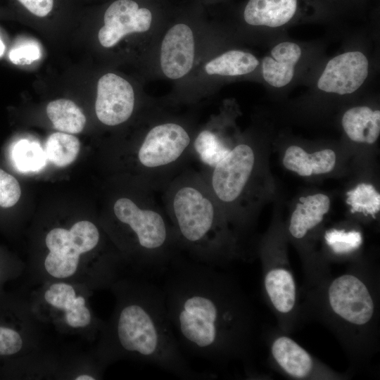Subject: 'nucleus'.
Masks as SVG:
<instances>
[{"instance_id":"obj_1","label":"nucleus","mask_w":380,"mask_h":380,"mask_svg":"<svg viewBox=\"0 0 380 380\" xmlns=\"http://www.w3.org/2000/svg\"><path fill=\"white\" fill-rule=\"evenodd\" d=\"M164 274L160 288L183 353L217 365L246 359L254 315L238 282L217 267L184 255Z\"/></svg>"},{"instance_id":"obj_15","label":"nucleus","mask_w":380,"mask_h":380,"mask_svg":"<svg viewBox=\"0 0 380 380\" xmlns=\"http://www.w3.org/2000/svg\"><path fill=\"white\" fill-rule=\"evenodd\" d=\"M270 56L262 60V76L274 87L289 84L294 75V68L301 56L300 46L293 42H284L275 46Z\"/></svg>"},{"instance_id":"obj_31","label":"nucleus","mask_w":380,"mask_h":380,"mask_svg":"<svg viewBox=\"0 0 380 380\" xmlns=\"http://www.w3.org/2000/svg\"><path fill=\"white\" fill-rule=\"evenodd\" d=\"M5 50V46L0 38V57L4 54Z\"/></svg>"},{"instance_id":"obj_27","label":"nucleus","mask_w":380,"mask_h":380,"mask_svg":"<svg viewBox=\"0 0 380 380\" xmlns=\"http://www.w3.org/2000/svg\"><path fill=\"white\" fill-rule=\"evenodd\" d=\"M20 194V186L17 179L0 169V206H13L18 201Z\"/></svg>"},{"instance_id":"obj_20","label":"nucleus","mask_w":380,"mask_h":380,"mask_svg":"<svg viewBox=\"0 0 380 380\" xmlns=\"http://www.w3.org/2000/svg\"><path fill=\"white\" fill-rule=\"evenodd\" d=\"M46 113L55 129L68 134L81 132L86 123L82 110L73 101L61 99L51 101Z\"/></svg>"},{"instance_id":"obj_17","label":"nucleus","mask_w":380,"mask_h":380,"mask_svg":"<svg viewBox=\"0 0 380 380\" xmlns=\"http://www.w3.org/2000/svg\"><path fill=\"white\" fill-rule=\"evenodd\" d=\"M296 8L297 0H250L243 15L250 25L277 27L288 23Z\"/></svg>"},{"instance_id":"obj_18","label":"nucleus","mask_w":380,"mask_h":380,"mask_svg":"<svg viewBox=\"0 0 380 380\" xmlns=\"http://www.w3.org/2000/svg\"><path fill=\"white\" fill-rule=\"evenodd\" d=\"M336 161V153L331 149L308 153L298 146L287 148L283 158V165L287 170L303 177L329 172Z\"/></svg>"},{"instance_id":"obj_25","label":"nucleus","mask_w":380,"mask_h":380,"mask_svg":"<svg viewBox=\"0 0 380 380\" xmlns=\"http://www.w3.org/2000/svg\"><path fill=\"white\" fill-rule=\"evenodd\" d=\"M324 240L336 255H346L358 249L362 242V234L355 230L331 229L326 232Z\"/></svg>"},{"instance_id":"obj_26","label":"nucleus","mask_w":380,"mask_h":380,"mask_svg":"<svg viewBox=\"0 0 380 380\" xmlns=\"http://www.w3.org/2000/svg\"><path fill=\"white\" fill-rule=\"evenodd\" d=\"M23 345L20 332L14 327L0 322V358L18 354Z\"/></svg>"},{"instance_id":"obj_2","label":"nucleus","mask_w":380,"mask_h":380,"mask_svg":"<svg viewBox=\"0 0 380 380\" xmlns=\"http://www.w3.org/2000/svg\"><path fill=\"white\" fill-rule=\"evenodd\" d=\"M118 307L108 332L110 356L147 362L183 379L213 375L190 366L175 335L160 287L146 281L116 285Z\"/></svg>"},{"instance_id":"obj_16","label":"nucleus","mask_w":380,"mask_h":380,"mask_svg":"<svg viewBox=\"0 0 380 380\" xmlns=\"http://www.w3.org/2000/svg\"><path fill=\"white\" fill-rule=\"evenodd\" d=\"M293 211L289 231L296 239L304 238L324 219L330 208V199L324 194H316L300 198Z\"/></svg>"},{"instance_id":"obj_13","label":"nucleus","mask_w":380,"mask_h":380,"mask_svg":"<svg viewBox=\"0 0 380 380\" xmlns=\"http://www.w3.org/2000/svg\"><path fill=\"white\" fill-rule=\"evenodd\" d=\"M270 354L276 365L288 376L310 379L319 374V362L291 338L280 335L273 339Z\"/></svg>"},{"instance_id":"obj_32","label":"nucleus","mask_w":380,"mask_h":380,"mask_svg":"<svg viewBox=\"0 0 380 380\" xmlns=\"http://www.w3.org/2000/svg\"><path fill=\"white\" fill-rule=\"evenodd\" d=\"M3 277H4V272H3L2 270L0 269V283H1V279H2Z\"/></svg>"},{"instance_id":"obj_28","label":"nucleus","mask_w":380,"mask_h":380,"mask_svg":"<svg viewBox=\"0 0 380 380\" xmlns=\"http://www.w3.org/2000/svg\"><path fill=\"white\" fill-rule=\"evenodd\" d=\"M40 51L34 44H24L13 49L9 53L10 60L17 65L30 64L40 57Z\"/></svg>"},{"instance_id":"obj_12","label":"nucleus","mask_w":380,"mask_h":380,"mask_svg":"<svg viewBox=\"0 0 380 380\" xmlns=\"http://www.w3.org/2000/svg\"><path fill=\"white\" fill-rule=\"evenodd\" d=\"M194 58V39L191 30L177 24L166 33L160 49V65L170 79H178L191 69Z\"/></svg>"},{"instance_id":"obj_23","label":"nucleus","mask_w":380,"mask_h":380,"mask_svg":"<svg viewBox=\"0 0 380 380\" xmlns=\"http://www.w3.org/2000/svg\"><path fill=\"white\" fill-rule=\"evenodd\" d=\"M15 167L20 172H37L46 163V153L40 145L27 139L18 141L12 150Z\"/></svg>"},{"instance_id":"obj_30","label":"nucleus","mask_w":380,"mask_h":380,"mask_svg":"<svg viewBox=\"0 0 380 380\" xmlns=\"http://www.w3.org/2000/svg\"><path fill=\"white\" fill-rule=\"evenodd\" d=\"M75 379L76 380H94L96 379V378H94V376L91 374H82L76 376L75 377Z\"/></svg>"},{"instance_id":"obj_10","label":"nucleus","mask_w":380,"mask_h":380,"mask_svg":"<svg viewBox=\"0 0 380 380\" xmlns=\"http://www.w3.org/2000/svg\"><path fill=\"white\" fill-rule=\"evenodd\" d=\"M368 75V61L360 51L341 53L327 64L317 82L319 89L348 94L359 89Z\"/></svg>"},{"instance_id":"obj_11","label":"nucleus","mask_w":380,"mask_h":380,"mask_svg":"<svg viewBox=\"0 0 380 380\" xmlns=\"http://www.w3.org/2000/svg\"><path fill=\"white\" fill-rule=\"evenodd\" d=\"M262 285L265 296L281 321L294 315L298 304V289L293 272L288 265L275 262L265 265Z\"/></svg>"},{"instance_id":"obj_3","label":"nucleus","mask_w":380,"mask_h":380,"mask_svg":"<svg viewBox=\"0 0 380 380\" xmlns=\"http://www.w3.org/2000/svg\"><path fill=\"white\" fill-rule=\"evenodd\" d=\"M160 200L186 257L219 267L241 255L239 237L200 170L186 167Z\"/></svg>"},{"instance_id":"obj_14","label":"nucleus","mask_w":380,"mask_h":380,"mask_svg":"<svg viewBox=\"0 0 380 380\" xmlns=\"http://www.w3.org/2000/svg\"><path fill=\"white\" fill-rule=\"evenodd\" d=\"M44 299L52 308L63 314L70 327L84 328L92 322V315L85 298L66 282H55L44 291Z\"/></svg>"},{"instance_id":"obj_5","label":"nucleus","mask_w":380,"mask_h":380,"mask_svg":"<svg viewBox=\"0 0 380 380\" xmlns=\"http://www.w3.org/2000/svg\"><path fill=\"white\" fill-rule=\"evenodd\" d=\"M327 312L349 332H367L377 317V299L366 278L355 272L337 276L324 290Z\"/></svg>"},{"instance_id":"obj_4","label":"nucleus","mask_w":380,"mask_h":380,"mask_svg":"<svg viewBox=\"0 0 380 380\" xmlns=\"http://www.w3.org/2000/svg\"><path fill=\"white\" fill-rule=\"evenodd\" d=\"M157 194L140 187L137 198L120 196L115 199L112 211L126 256L141 270L164 274L183 254Z\"/></svg>"},{"instance_id":"obj_24","label":"nucleus","mask_w":380,"mask_h":380,"mask_svg":"<svg viewBox=\"0 0 380 380\" xmlns=\"http://www.w3.org/2000/svg\"><path fill=\"white\" fill-rule=\"evenodd\" d=\"M351 213L374 217L380 210V194L369 184L361 183L346 193Z\"/></svg>"},{"instance_id":"obj_6","label":"nucleus","mask_w":380,"mask_h":380,"mask_svg":"<svg viewBox=\"0 0 380 380\" xmlns=\"http://www.w3.org/2000/svg\"><path fill=\"white\" fill-rule=\"evenodd\" d=\"M256 156L246 143L234 146L213 168L199 170L210 191L224 211L232 227L239 226V211L254 175Z\"/></svg>"},{"instance_id":"obj_29","label":"nucleus","mask_w":380,"mask_h":380,"mask_svg":"<svg viewBox=\"0 0 380 380\" xmlns=\"http://www.w3.org/2000/svg\"><path fill=\"white\" fill-rule=\"evenodd\" d=\"M32 14L44 17L51 11L53 0H18Z\"/></svg>"},{"instance_id":"obj_21","label":"nucleus","mask_w":380,"mask_h":380,"mask_svg":"<svg viewBox=\"0 0 380 380\" xmlns=\"http://www.w3.org/2000/svg\"><path fill=\"white\" fill-rule=\"evenodd\" d=\"M258 64V59L251 53L232 50L209 61L205 70L209 75L237 76L253 72Z\"/></svg>"},{"instance_id":"obj_22","label":"nucleus","mask_w":380,"mask_h":380,"mask_svg":"<svg viewBox=\"0 0 380 380\" xmlns=\"http://www.w3.org/2000/svg\"><path fill=\"white\" fill-rule=\"evenodd\" d=\"M80 142L75 136L65 132L51 134L46 143V158L58 167H65L77 158Z\"/></svg>"},{"instance_id":"obj_9","label":"nucleus","mask_w":380,"mask_h":380,"mask_svg":"<svg viewBox=\"0 0 380 380\" xmlns=\"http://www.w3.org/2000/svg\"><path fill=\"white\" fill-rule=\"evenodd\" d=\"M151 11L139 8L132 0L113 2L104 14V25L99 32V40L106 48L115 45L124 36L147 31L151 24Z\"/></svg>"},{"instance_id":"obj_8","label":"nucleus","mask_w":380,"mask_h":380,"mask_svg":"<svg viewBox=\"0 0 380 380\" xmlns=\"http://www.w3.org/2000/svg\"><path fill=\"white\" fill-rule=\"evenodd\" d=\"M134 108V90L127 80L113 73L99 79L95 111L103 124L116 126L125 122L131 117Z\"/></svg>"},{"instance_id":"obj_7","label":"nucleus","mask_w":380,"mask_h":380,"mask_svg":"<svg viewBox=\"0 0 380 380\" xmlns=\"http://www.w3.org/2000/svg\"><path fill=\"white\" fill-rule=\"evenodd\" d=\"M101 234L91 222L82 220L70 229H51L45 239L49 251L44 262L46 272L56 279H67L78 271L82 255L98 246Z\"/></svg>"},{"instance_id":"obj_19","label":"nucleus","mask_w":380,"mask_h":380,"mask_svg":"<svg viewBox=\"0 0 380 380\" xmlns=\"http://www.w3.org/2000/svg\"><path fill=\"white\" fill-rule=\"evenodd\" d=\"M342 126L352 141L374 144L380 134V111L367 106L350 108L343 115Z\"/></svg>"}]
</instances>
